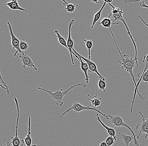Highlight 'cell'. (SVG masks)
<instances>
[{
	"instance_id": "36",
	"label": "cell",
	"mask_w": 148,
	"mask_h": 146,
	"mask_svg": "<svg viewBox=\"0 0 148 146\" xmlns=\"http://www.w3.org/2000/svg\"><path fill=\"white\" fill-rule=\"evenodd\" d=\"M62 1L63 2L64 5H65V4H68V3L65 1V0H62Z\"/></svg>"
},
{
	"instance_id": "18",
	"label": "cell",
	"mask_w": 148,
	"mask_h": 146,
	"mask_svg": "<svg viewBox=\"0 0 148 146\" xmlns=\"http://www.w3.org/2000/svg\"><path fill=\"white\" fill-rule=\"evenodd\" d=\"M107 3L106 1H104V3H103V5L101 7L100 10L97 12L95 15H94V17H93V21H92V25H91V28L92 29H93L96 23L99 21V19L100 18L101 16L102 12L103 9H104L105 7V6L106 5V4Z\"/></svg>"
},
{
	"instance_id": "13",
	"label": "cell",
	"mask_w": 148,
	"mask_h": 146,
	"mask_svg": "<svg viewBox=\"0 0 148 146\" xmlns=\"http://www.w3.org/2000/svg\"><path fill=\"white\" fill-rule=\"evenodd\" d=\"M96 119L101 124L102 126L106 129V131H107V133L109 134V135L110 136H113V137L115 138L116 141V133L115 130L113 129V128H110V127H108V126L105 125V124L103 123V122H102L99 116V114H97Z\"/></svg>"
},
{
	"instance_id": "35",
	"label": "cell",
	"mask_w": 148,
	"mask_h": 146,
	"mask_svg": "<svg viewBox=\"0 0 148 146\" xmlns=\"http://www.w3.org/2000/svg\"><path fill=\"white\" fill-rule=\"evenodd\" d=\"M0 87H1V88H2L3 89V90H6V91H7V89H6V88H5V87L4 86L2 85L1 83H0Z\"/></svg>"
},
{
	"instance_id": "15",
	"label": "cell",
	"mask_w": 148,
	"mask_h": 146,
	"mask_svg": "<svg viewBox=\"0 0 148 146\" xmlns=\"http://www.w3.org/2000/svg\"><path fill=\"white\" fill-rule=\"evenodd\" d=\"M31 118L29 117L28 118V134L24 138V140L27 146H36V145H32V139L31 137Z\"/></svg>"
},
{
	"instance_id": "23",
	"label": "cell",
	"mask_w": 148,
	"mask_h": 146,
	"mask_svg": "<svg viewBox=\"0 0 148 146\" xmlns=\"http://www.w3.org/2000/svg\"><path fill=\"white\" fill-rule=\"evenodd\" d=\"M64 6V12H67L69 13H73V12H74L77 6L74 3H68Z\"/></svg>"
},
{
	"instance_id": "8",
	"label": "cell",
	"mask_w": 148,
	"mask_h": 146,
	"mask_svg": "<svg viewBox=\"0 0 148 146\" xmlns=\"http://www.w3.org/2000/svg\"><path fill=\"white\" fill-rule=\"evenodd\" d=\"M7 24L8 25V29H9V32H10V36H11V39H12L11 40H12V44L13 49L16 50V52L14 54V56H16L18 53H19L21 55L24 54L25 53L20 50V47H19L20 40L15 36L13 31L10 22H7Z\"/></svg>"
},
{
	"instance_id": "33",
	"label": "cell",
	"mask_w": 148,
	"mask_h": 146,
	"mask_svg": "<svg viewBox=\"0 0 148 146\" xmlns=\"http://www.w3.org/2000/svg\"><path fill=\"white\" fill-rule=\"evenodd\" d=\"M91 1H92L93 3H100L99 2V0H91Z\"/></svg>"
},
{
	"instance_id": "9",
	"label": "cell",
	"mask_w": 148,
	"mask_h": 146,
	"mask_svg": "<svg viewBox=\"0 0 148 146\" xmlns=\"http://www.w3.org/2000/svg\"><path fill=\"white\" fill-rule=\"evenodd\" d=\"M73 51L76 55H77V56L80 57L83 60H84V61L88 64L89 67L88 72H90V73H96L97 75H98V76H99V79H101L102 80H106L105 78H104L103 76H102L101 74L100 73H99V71H98L97 65H96V64H95L94 62L91 61L90 60H89L88 59H87V58H85V57H83V56L79 54L77 52L76 50H75L74 48H73Z\"/></svg>"
},
{
	"instance_id": "2",
	"label": "cell",
	"mask_w": 148,
	"mask_h": 146,
	"mask_svg": "<svg viewBox=\"0 0 148 146\" xmlns=\"http://www.w3.org/2000/svg\"><path fill=\"white\" fill-rule=\"evenodd\" d=\"M78 86H82V87H84L85 89H86V84H84V83H81L75 84L73 86L69 87L64 91H62V89H61L60 91L57 90L56 92H54V93H53L51 91L46 90V89L41 88L40 87H38V90H41V91H43L48 93L50 95L51 97L54 100L57 106H60V107H62L64 104L63 100L64 97L65 96H69V95L70 94V91L73 90L75 87H78Z\"/></svg>"
},
{
	"instance_id": "6",
	"label": "cell",
	"mask_w": 148,
	"mask_h": 146,
	"mask_svg": "<svg viewBox=\"0 0 148 146\" xmlns=\"http://www.w3.org/2000/svg\"><path fill=\"white\" fill-rule=\"evenodd\" d=\"M74 23H75V20L74 19H72L71 21L69 22L68 38H67V41H66V44H67V46L69 48V53H70L71 61H72L73 65L75 64L73 55L75 57L77 58L79 61V57L77 56V55H76L73 51V48H74V41L72 39V36H71V28H72V26L73 25Z\"/></svg>"
},
{
	"instance_id": "19",
	"label": "cell",
	"mask_w": 148,
	"mask_h": 146,
	"mask_svg": "<svg viewBox=\"0 0 148 146\" xmlns=\"http://www.w3.org/2000/svg\"><path fill=\"white\" fill-rule=\"evenodd\" d=\"M119 135L120 138L123 141L125 146H129L130 143L134 141V138L133 135H127L121 133H119Z\"/></svg>"
},
{
	"instance_id": "28",
	"label": "cell",
	"mask_w": 148,
	"mask_h": 146,
	"mask_svg": "<svg viewBox=\"0 0 148 146\" xmlns=\"http://www.w3.org/2000/svg\"><path fill=\"white\" fill-rule=\"evenodd\" d=\"M143 1V0H125V3L129 4L131 3L136 2H140V1Z\"/></svg>"
},
{
	"instance_id": "30",
	"label": "cell",
	"mask_w": 148,
	"mask_h": 146,
	"mask_svg": "<svg viewBox=\"0 0 148 146\" xmlns=\"http://www.w3.org/2000/svg\"><path fill=\"white\" fill-rule=\"evenodd\" d=\"M138 17L140 18V20L142 21V22H143V24H145V25H146V26H147L148 28V24L147 23H146V22H145L144 20H143V18H142V17H140V15H138Z\"/></svg>"
},
{
	"instance_id": "29",
	"label": "cell",
	"mask_w": 148,
	"mask_h": 146,
	"mask_svg": "<svg viewBox=\"0 0 148 146\" xmlns=\"http://www.w3.org/2000/svg\"><path fill=\"white\" fill-rule=\"evenodd\" d=\"M140 6L141 8H147L148 9V6L144 2V0L142 1V2H140L139 3Z\"/></svg>"
},
{
	"instance_id": "32",
	"label": "cell",
	"mask_w": 148,
	"mask_h": 146,
	"mask_svg": "<svg viewBox=\"0 0 148 146\" xmlns=\"http://www.w3.org/2000/svg\"><path fill=\"white\" fill-rule=\"evenodd\" d=\"M2 146H11L10 142H8L6 143H5Z\"/></svg>"
},
{
	"instance_id": "34",
	"label": "cell",
	"mask_w": 148,
	"mask_h": 146,
	"mask_svg": "<svg viewBox=\"0 0 148 146\" xmlns=\"http://www.w3.org/2000/svg\"><path fill=\"white\" fill-rule=\"evenodd\" d=\"M103 1H106L107 3H111L113 1V0H103Z\"/></svg>"
},
{
	"instance_id": "4",
	"label": "cell",
	"mask_w": 148,
	"mask_h": 146,
	"mask_svg": "<svg viewBox=\"0 0 148 146\" xmlns=\"http://www.w3.org/2000/svg\"><path fill=\"white\" fill-rule=\"evenodd\" d=\"M108 117H109L110 122L112 123L115 127H124L129 129V131L132 133V135L133 136L134 138V146H142L139 143L137 140L136 137L137 135L135 134L132 128H131V127L128 125L127 124L125 123L124 122L121 116L119 115H114V116L108 115Z\"/></svg>"
},
{
	"instance_id": "21",
	"label": "cell",
	"mask_w": 148,
	"mask_h": 146,
	"mask_svg": "<svg viewBox=\"0 0 148 146\" xmlns=\"http://www.w3.org/2000/svg\"><path fill=\"white\" fill-rule=\"evenodd\" d=\"M97 95H96L94 96V98L93 99H90L86 97V99L89 100L91 103L93 107L96 108V107H99L100 105H101L102 104V98H97Z\"/></svg>"
},
{
	"instance_id": "3",
	"label": "cell",
	"mask_w": 148,
	"mask_h": 146,
	"mask_svg": "<svg viewBox=\"0 0 148 146\" xmlns=\"http://www.w3.org/2000/svg\"><path fill=\"white\" fill-rule=\"evenodd\" d=\"M107 3L112 8V11H111V12L110 13V15H109V17L112 16L114 19H112V21H116L118 22V23L119 21H120L123 23L124 25H125L127 30V35H129L131 39L133 44H134V48H135V59H136L137 63H138L137 49L136 44V42H135V41L134 39V38H133L131 33L130 31L129 28H128L127 24L124 19L123 18V9H120L119 7H116L113 6L111 3Z\"/></svg>"
},
{
	"instance_id": "5",
	"label": "cell",
	"mask_w": 148,
	"mask_h": 146,
	"mask_svg": "<svg viewBox=\"0 0 148 146\" xmlns=\"http://www.w3.org/2000/svg\"><path fill=\"white\" fill-rule=\"evenodd\" d=\"M71 110H73L74 111V113L76 112H79L80 111H83L84 110H92L94 111H97L98 112V114H100L101 115L103 116V117H105L107 120H109L108 115H106V114H103L102 112H101L99 110L97 109L96 108H94L92 107H90L89 106H88L87 107L83 106L79 102H74L73 105L71 106L70 107H69L67 110L65 111L60 116V118H62L63 116H64L65 114H66V113L69 112Z\"/></svg>"
},
{
	"instance_id": "27",
	"label": "cell",
	"mask_w": 148,
	"mask_h": 146,
	"mask_svg": "<svg viewBox=\"0 0 148 146\" xmlns=\"http://www.w3.org/2000/svg\"><path fill=\"white\" fill-rule=\"evenodd\" d=\"M0 80H1V81L2 83L3 84V85H4V86L5 88L7 89V91H6V92H7V93L8 95L10 94V91L9 90V87H8V85L6 84V83L5 82L4 80H3V79L2 77V75L1 73V71H0Z\"/></svg>"
},
{
	"instance_id": "17",
	"label": "cell",
	"mask_w": 148,
	"mask_h": 146,
	"mask_svg": "<svg viewBox=\"0 0 148 146\" xmlns=\"http://www.w3.org/2000/svg\"><path fill=\"white\" fill-rule=\"evenodd\" d=\"M137 76L139 79L138 80L136 79V81H138L137 84V87L138 90V86L140 82H143L146 84H148V70L146 71L144 73H142V72H140L137 74Z\"/></svg>"
},
{
	"instance_id": "10",
	"label": "cell",
	"mask_w": 148,
	"mask_h": 146,
	"mask_svg": "<svg viewBox=\"0 0 148 146\" xmlns=\"http://www.w3.org/2000/svg\"><path fill=\"white\" fill-rule=\"evenodd\" d=\"M142 118V122L138 124L136 126V129L138 131V134L137 136V139H138L141 134H145V138H147L148 136V118L145 119L144 116L141 112H139Z\"/></svg>"
},
{
	"instance_id": "11",
	"label": "cell",
	"mask_w": 148,
	"mask_h": 146,
	"mask_svg": "<svg viewBox=\"0 0 148 146\" xmlns=\"http://www.w3.org/2000/svg\"><path fill=\"white\" fill-rule=\"evenodd\" d=\"M19 57L23 63V68L25 69L26 67L27 66L33 69L34 70L38 71V69L27 53H25L24 54L19 55Z\"/></svg>"
},
{
	"instance_id": "26",
	"label": "cell",
	"mask_w": 148,
	"mask_h": 146,
	"mask_svg": "<svg viewBox=\"0 0 148 146\" xmlns=\"http://www.w3.org/2000/svg\"><path fill=\"white\" fill-rule=\"evenodd\" d=\"M115 141H116L114 138L110 136L106 138L105 142L107 144V146H111L114 144Z\"/></svg>"
},
{
	"instance_id": "31",
	"label": "cell",
	"mask_w": 148,
	"mask_h": 146,
	"mask_svg": "<svg viewBox=\"0 0 148 146\" xmlns=\"http://www.w3.org/2000/svg\"><path fill=\"white\" fill-rule=\"evenodd\" d=\"M99 146H107V144H106V143L105 142H102L101 143Z\"/></svg>"
},
{
	"instance_id": "24",
	"label": "cell",
	"mask_w": 148,
	"mask_h": 146,
	"mask_svg": "<svg viewBox=\"0 0 148 146\" xmlns=\"http://www.w3.org/2000/svg\"><path fill=\"white\" fill-rule=\"evenodd\" d=\"M83 41L85 42L86 47L87 48L88 52V59L90 60L91 55H90V50L92 49V45H93V42L91 40H87L86 39H83Z\"/></svg>"
},
{
	"instance_id": "16",
	"label": "cell",
	"mask_w": 148,
	"mask_h": 146,
	"mask_svg": "<svg viewBox=\"0 0 148 146\" xmlns=\"http://www.w3.org/2000/svg\"><path fill=\"white\" fill-rule=\"evenodd\" d=\"M79 57V61L80 62V68H81L82 71L84 72V74H85V81L86 83H88L89 80V77L88 73L89 70L88 66L86 62H83V59L80 57Z\"/></svg>"
},
{
	"instance_id": "25",
	"label": "cell",
	"mask_w": 148,
	"mask_h": 146,
	"mask_svg": "<svg viewBox=\"0 0 148 146\" xmlns=\"http://www.w3.org/2000/svg\"><path fill=\"white\" fill-rule=\"evenodd\" d=\"M19 47L22 51H26L29 49V44L24 39L20 40Z\"/></svg>"
},
{
	"instance_id": "22",
	"label": "cell",
	"mask_w": 148,
	"mask_h": 146,
	"mask_svg": "<svg viewBox=\"0 0 148 146\" xmlns=\"http://www.w3.org/2000/svg\"><path fill=\"white\" fill-rule=\"evenodd\" d=\"M98 85L99 89V91L97 93V95L101 91H103V92H106V88L107 85V83L106 80H104L101 79H99V82H98Z\"/></svg>"
},
{
	"instance_id": "20",
	"label": "cell",
	"mask_w": 148,
	"mask_h": 146,
	"mask_svg": "<svg viewBox=\"0 0 148 146\" xmlns=\"http://www.w3.org/2000/svg\"><path fill=\"white\" fill-rule=\"evenodd\" d=\"M54 33L56 34V37L58 39V41H59L60 44L62 46H64L65 48H66L67 50H69V48H68V46H67V44H66V41L65 40L64 38L62 36H61L59 31L57 30H56L55 31H54Z\"/></svg>"
},
{
	"instance_id": "14",
	"label": "cell",
	"mask_w": 148,
	"mask_h": 146,
	"mask_svg": "<svg viewBox=\"0 0 148 146\" xmlns=\"http://www.w3.org/2000/svg\"><path fill=\"white\" fill-rule=\"evenodd\" d=\"M5 5L7 6L10 9L14 10H20L23 12H27L26 9L22 8L18 5L17 0H12L11 1L8 2L7 3H5Z\"/></svg>"
},
{
	"instance_id": "7",
	"label": "cell",
	"mask_w": 148,
	"mask_h": 146,
	"mask_svg": "<svg viewBox=\"0 0 148 146\" xmlns=\"http://www.w3.org/2000/svg\"><path fill=\"white\" fill-rule=\"evenodd\" d=\"M16 106V108L17 110V118L16 120V134L14 137H12V144L14 146H23L24 144V140H21L19 139L18 136V122H19V115H20V111H19V106H18V101L16 97L14 98Z\"/></svg>"
},
{
	"instance_id": "12",
	"label": "cell",
	"mask_w": 148,
	"mask_h": 146,
	"mask_svg": "<svg viewBox=\"0 0 148 146\" xmlns=\"http://www.w3.org/2000/svg\"><path fill=\"white\" fill-rule=\"evenodd\" d=\"M112 20L110 18H109V17H105V18H103L102 19L100 23H98V24L101 25L104 27L109 28L111 34H112L113 38L114 41V42L116 46V48H117V50H118V52H119V53H120V56H121V57H123V55H122V53H121L120 49H119V47H118V45H117V44H116V42L114 34L113 33L112 31V30L111 29V25L112 24Z\"/></svg>"
},
{
	"instance_id": "1",
	"label": "cell",
	"mask_w": 148,
	"mask_h": 146,
	"mask_svg": "<svg viewBox=\"0 0 148 146\" xmlns=\"http://www.w3.org/2000/svg\"><path fill=\"white\" fill-rule=\"evenodd\" d=\"M117 62L119 63L121 66V69L123 70H124L127 72L129 73L131 76V78L133 79L134 84L135 85V89L134 91V98H133V101H132V104L131 106V110H130V114L132 113L133 111V107H134V100H135V97H136V93L138 94L139 97L140 99L142 100H144L146 99V98L145 96V94H140L138 90L137 87V84L136 83V80L135 79V76L133 73V69L136 66V65L138 66V64L137 63L136 59L135 58H133L130 56L127 55L125 54L123 55V57H121L117 60Z\"/></svg>"
}]
</instances>
